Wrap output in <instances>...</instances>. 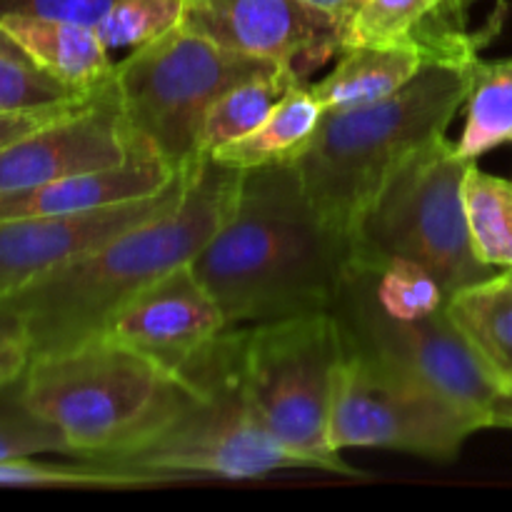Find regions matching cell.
<instances>
[{
  "label": "cell",
  "instance_id": "obj_1",
  "mask_svg": "<svg viewBox=\"0 0 512 512\" xmlns=\"http://www.w3.org/2000/svg\"><path fill=\"white\" fill-rule=\"evenodd\" d=\"M350 235L315 210L293 163L243 170L213 238L190 260L228 328L333 313Z\"/></svg>",
  "mask_w": 512,
  "mask_h": 512
},
{
  "label": "cell",
  "instance_id": "obj_2",
  "mask_svg": "<svg viewBox=\"0 0 512 512\" xmlns=\"http://www.w3.org/2000/svg\"><path fill=\"white\" fill-rule=\"evenodd\" d=\"M240 178L243 170L200 158L178 205L0 300L18 320L30 358L98 338L133 295L190 265L228 218Z\"/></svg>",
  "mask_w": 512,
  "mask_h": 512
},
{
  "label": "cell",
  "instance_id": "obj_3",
  "mask_svg": "<svg viewBox=\"0 0 512 512\" xmlns=\"http://www.w3.org/2000/svg\"><path fill=\"white\" fill-rule=\"evenodd\" d=\"M473 63H430L388 98L323 115L293 165L325 223L353 233L388 180L448 133L468 98Z\"/></svg>",
  "mask_w": 512,
  "mask_h": 512
},
{
  "label": "cell",
  "instance_id": "obj_4",
  "mask_svg": "<svg viewBox=\"0 0 512 512\" xmlns=\"http://www.w3.org/2000/svg\"><path fill=\"white\" fill-rule=\"evenodd\" d=\"M200 390L123 343L90 338L30 358L20 395L65 438L70 458L103 463L153 438Z\"/></svg>",
  "mask_w": 512,
  "mask_h": 512
},
{
  "label": "cell",
  "instance_id": "obj_5",
  "mask_svg": "<svg viewBox=\"0 0 512 512\" xmlns=\"http://www.w3.org/2000/svg\"><path fill=\"white\" fill-rule=\"evenodd\" d=\"M450 295L405 260L350 255L333 315L345 348L413 373L488 420L500 388L450 318Z\"/></svg>",
  "mask_w": 512,
  "mask_h": 512
},
{
  "label": "cell",
  "instance_id": "obj_6",
  "mask_svg": "<svg viewBox=\"0 0 512 512\" xmlns=\"http://www.w3.org/2000/svg\"><path fill=\"white\" fill-rule=\"evenodd\" d=\"M345 340L333 313L240 328L238 383L250 410L308 470L360 478L330 443L335 375Z\"/></svg>",
  "mask_w": 512,
  "mask_h": 512
},
{
  "label": "cell",
  "instance_id": "obj_7",
  "mask_svg": "<svg viewBox=\"0 0 512 512\" xmlns=\"http://www.w3.org/2000/svg\"><path fill=\"white\" fill-rule=\"evenodd\" d=\"M240 328H228L185 375L200 390L163 430L100 465L183 478L250 480L275 470H308L260 425L238 383Z\"/></svg>",
  "mask_w": 512,
  "mask_h": 512
},
{
  "label": "cell",
  "instance_id": "obj_8",
  "mask_svg": "<svg viewBox=\"0 0 512 512\" xmlns=\"http://www.w3.org/2000/svg\"><path fill=\"white\" fill-rule=\"evenodd\" d=\"M470 165L448 135L418 150L353 228V255L418 265L448 295L490 278L495 268L475 253L465 210Z\"/></svg>",
  "mask_w": 512,
  "mask_h": 512
},
{
  "label": "cell",
  "instance_id": "obj_9",
  "mask_svg": "<svg viewBox=\"0 0 512 512\" xmlns=\"http://www.w3.org/2000/svg\"><path fill=\"white\" fill-rule=\"evenodd\" d=\"M278 68L283 65L235 53L175 25L115 60L113 83L130 133L180 173L203 158L200 133L215 100Z\"/></svg>",
  "mask_w": 512,
  "mask_h": 512
},
{
  "label": "cell",
  "instance_id": "obj_10",
  "mask_svg": "<svg viewBox=\"0 0 512 512\" xmlns=\"http://www.w3.org/2000/svg\"><path fill=\"white\" fill-rule=\"evenodd\" d=\"M483 428V415L418 375L345 348L330 413V443L338 453L385 448L448 463Z\"/></svg>",
  "mask_w": 512,
  "mask_h": 512
},
{
  "label": "cell",
  "instance_id": "obj_11",
  "mask_svg": "<svg viewBox=\"0 0 512 512\" xmlns=\"http://www.w3.org/2000/svg\"><path fill=\"white\" fill-rule=\"evenodd\" d=\"M180 28L235 53L310 73L338 58L348 25L303 0H183Z\"/></svg>",
  "mask_w": 512,
  "mask_h": 512
},
{
  "label": "cell",
  "instance_id": "obj_12",
  "mask_svg": "<svg viewBox=\"0 0 512 512\" xmlns=\"http://www.w3.org/2000/svg\"><path fill=\"white\" fill-rule=\"evenodd\" d=\"M190 168L160 193L85 213L0 220V300L180 203Z\"/></svg>",
  "mask_w": 512,
  "mask_h": 512
},
{
  "label": "cell",
  "instance_id": "obj_13",
  "mask_svg": "<svg viewBox=\"0 0 512 512\" xmlns=\"http://www.w3.org/2000/svg\"><path fill=\"white\" fill-rule=\"evenodd\" d=\"M133 135L113 75L90 100L0 150V193L125 163Z\"/></svg>",
  "mask_w": 512,
  "mask_h": 512
},
{
  "label": "cell",
  "instance_id": "obj_14",
  "mask_svg": "<svg viewBox=\"0 0 512 512\" xmlns=\"http://www.w3.org/2000/svg\"><path fill=\"white\" fill-rule=\"evenodd\" d=\"M225 330L223 310L193 268L183 265L133 295L100 335L185 378Z\"/></svg>",
  "mask_w": 512,
  "mask_h": 512
},
{
  "label": "cell",
  "instance_id": "obj_15",
  "mask_svg": "<svg viewBox=\"0 0 512 512\" xmlns=\"http://www.w3.org/2000/svg\"><path fill=\"white\" fill-rule=\"evenodd\" d=\"M460 0H363L345 45H395L423 53L430 63L468 65L500 33L505 3L478 33L465 25Z\"/></svg>",
  "mask_w": 512,
  "mask_h": 512
},
{
  "label": "cell",
  "instance_id": "obj_16",
  "mask_svg": "<svg viewBox=\"0 0 512 512\" xmlns=\"http://www.w3.org/2000/svg\"><path fill=\"white\" fill-rule=\"evenodd\" d=\"M175 178L178 173L148 143L133 135V148L125 163L65 175L38 188L0 193V220L108 208V205L160 193Z\"/></svg>",
  "mask_w": 512,
  "mask_h": 512
},
{
  "label": "cell",
  "instance_id": "obj_17",
  "mask_svg": "<svg viewBox=\"0 0 512 512\" xmlns=\"http://www.w3.org/2000/svg\"><path fill=\"white\" fill-rule=\"evenodd\" d=\"M0 25L35 65L73 88L95 90L113 75L115 60L93 25L48 15H3Z\"/></svg>",
  "mask_w": 512,
  "mask_h": 512
},
{
  "label": "cell",
  "instance_id": "obj_18",
  "mask_svg": "<svg viewBox=\"0 0 512 512\" xmlns=\"http://www.w3.org/2000/svg\"><path fill=\"white\" fill-rule=\"evenodd\" d=\"M430 65L423 53L395 45H345L328 75L310 85L325 113L375 103L415 80Z\"/></svg>",
  "mask_w": 512,
  "mask_h": 512
},
{
  "label": "cell",
  "instance_id": "obj_19",
  "mask_svg": "<svg viewBox=\"0 0 512 512\" xmlns=\"http://www.w3.org/2000/svg\"><path fill=\"white\" fill-rule=\"evenodd\" d=\"M448 310L500 393H512V268L453 293Z\"/></svg>",
  "mask_w": 512,
  "mask_h": 512
},
{
  "label": "cell",
  "instance_id": "obj_20",
  "mask_svg": "<svg viewBox=\"0 0 512 512\" xmlns=\"http://www.w3.org/2000/svg\"><path fill=\"white\" fill-rule=\"evenodd\" d=\"M323 115L325 110L310 93V85H295L253 133L223 145L210 158L238 170L295 163V158L303 153L318 130Z\"/></svg>",
  "mask_w": 512,
  "mask_h": 512
},
{
  "label": "cell",
  "instance_id": "obj_21",
  "mask_svg": "<svg viewBox=\"0 0 512 512\" xmlns=\"http://www.w3.org/2000/svg\"><path fill=\"white\" fill-rule=\"evenodd\" d=\"M463 113L465 125L455 150L465 160L478 163L500 145H512V58L475 60Z\"/></svg>",
  "mask_w": 512,
  "mask_h": 512
},
{
  "label": "cell",
  "instance_id": "obj_22",
  "mask_svg": "<svg viewBox=\"0 0 512 512\" xmlns=\"http://www.w3.org/2000/svg\"><path fill=\"white\" fill-rule=\"evenodd\" d=\"M303 83L305 80L293 70L278 68L225 90L205 115L203 133H200V155L208 158L223 145L253 133L268 118L270 110L285 98V93Z\"/></svg>",
  "mask_w": 512,
  "mask_h": 512
},
{
  "label": "cell",
  "instance_id": "obj_23",
  "mask_svg": "<svg viewBox=\"0 0 512 512\" xmlns=\"http://www.w3.org/2000/svg\"><path fill=\"white\" fill-rule=\"evenodd\" d=\"M465 210L478 258L495 270L512 268V180L470 165L465 175Z\"/></svg>",
  "mask_w": 512,
  "mask_h": 512
},
{
  "label": "cell",
  "instance_id": "obj_24",
  "mask_svg": "<svg viewBox=\"0 0 512 512\" xmlns=\"http://www.w3.org/2000/svg\"><path fill=\"white\" fill-rule=\"evenodd\" d=\"M38 455L0 460V485L18 488H85V490H140L168 485L165 478L75 458V463H43Z\"/></svg>",
  "mask_w": 512,
  "mask_h": 512
},
{
  "label": "cell",
  "instance_id": "obj_25",
  "mask_svg": "<svg viewBox=\"0 0 512 512\" xmlns=\"http://www.w3.org/2000/svg\"><path fill=\"white\" fill-rule=\"evenodd\" d=\"M103 88V85H100ZM100 88L80 90L35 65L28 55L0 53V110H45L83 103Z\"/></svg>",
  "mask_w": 512,
  "mask_h": 512
},
{
  "label": "cell",
  "instance_id": "obj_26",
  "mask_svg": "<svg viewBox=\"0 0 512 512\" xmlns=\"http://www.w3.org/2000/svg\"><path fill=\"white\" fill-rule=\"evenodd\" d=\"M183 0H118L93 25L108 50L138 48L180 23Z\"/></svg>",
  "mask_w": 512,
  "mask_h": 512
},
{
  "label": "cell",
  "instance_id": "obj_27",
  "mask_svg": "<svg viewBox=\"0 0 512 512\" xmlns=\"http://www.w3.org/2000/svg\"><path fill=\"white\" fill-rule=\"evenodd\" d=\"M20 378L0 388V460L45 453L70 458L63 435L25 405L20 395Z\"/></svg>",
  "mask_w": 512,
  "mask_h": 512
},
{
  "label": "cell",
  "instance_id": "obj_28",
  "mask_svg": "<svg viewBox=\"0 0 512 512\" xmlns=\"http://www.w3.org/2000/svg\"><path fill=\"white\" fill-rule=\"evenodd\" d=\"M118 0H0L3 15H48V18L75 20L95 25Z\"/></svg>",
  "mask_w": 512,
  "mask_h": 512
},
{
  "label": "cell",
  "instance_id": "obj_29",
  "mask_svg": "<svg viewBox=\"0 0 512 512\" xmlns=\"http://www.w3.org/2000/svg\"><path fill=\"white\" fill-rule=\"evenodd\" d=\"M83 103L63 105V108H45V110H13V113H3V110H0V150L8 148L10 143L20 140L23 135L43 128V125L50 123L53 118H58V115L68 113V110L78 108V105Z\"/></svg>",
  "mask_w": 512,
  "mask_h": 512
},
{
  "label": "cell",
  "instance_id": "obj_30",
  "mask_svg": "<svg viewBox=\"0 0 512 512\" xmlns=\"http://www.w3.org/2000/svg\"><path fill=\"white\" fill-rule=\"evenodd\" d=\"M28 363L30 353L23 335H0V388L18 380Z\"/></svg>",
  "mask_w": 512,
  "mask_h": 512
},
{
  "label": "cell",
  "instance_id": "obj_31",
  "mask_svg": "<svg viewBox=\"0 0 512 512\" xmlns=\"http://www.w3.org/2000/svg\"><path fill=\"white\" fill-rule=\"evenodd\" d=\"M303 3H308V5H313V8L335 15V18L343 20L350 30V23H353L355 13L360 10L363 0H303Z\"/></svg>",
  "mask_w": 512,
  "mask_h": 512
},
{
  "label": "cell",
  "instance_id": "obj_32",
  "mask_svg": "<svg viewBox=\"0 0 512 512\" xmlns=\"http://www.w3.org/2000/svg\"><path fill=\"white\" fill-rule=\"evenodd\" d=\"M490 428H512V393H500L490 408Z\"/></svg>",
  "mask_w": 512,
  "mask_h": 512
},
{
  "label": "cell",
  "instance_id": "obj_33",
  "mask_svg": "<svg viewBox=\"0 0 512 512\" xmlns=\"http://www.w3.org/2000/svg\"><path fill=\"white\" fill-rule=\"evenodd\" d=\"M0 335H20L18 320L3 303H0Z\"/></svg>",
  "mask_w": 512,
  "mask_h": 512
},
{
  "label": "cell",
  "instance_id": "obj_34",
  "mask_svg": "<svg viewBox=\"0 0 512 512\" xmlns=\"http://www.w3.org/2000/svg\"><path fill=\"white\" fill-rule=\"evenodd\" d=\"M0 53H10V55H25L23 50H20L18 45H15V40L10 38L8 33H5V28H3V25H0Z\"/></svg>",
  "mask_w": 512,
  "mask_h": 512
},
{
  "label": "cell",
  "instance_id": "obj_35",
  "mask_svg": "<svg viewBox=\"0 0 512 512\" xmlns=\"http://www.w3.org/2000/svg\"><path fill=\"white\" fill-rule=\"evenodd\" d=\"M460 3H463V8H465V10H468V8H470V5H473V3H478V0H460ZM498 3H503V0H498Z\"/></svg>",
  "mask_w": 512,
  "mask_h": 512
}]
</instances>
